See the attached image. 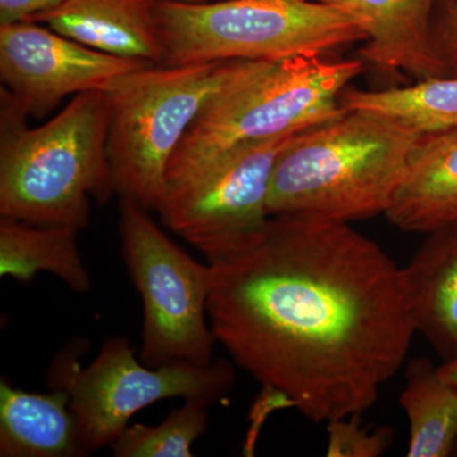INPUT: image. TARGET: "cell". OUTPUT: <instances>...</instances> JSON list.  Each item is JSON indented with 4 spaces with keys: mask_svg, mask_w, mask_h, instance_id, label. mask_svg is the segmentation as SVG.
<instances>
[{
    "mask_svg": "<svg viewBox=\"0 0 457 457\" xmlns=\"http://www.w3.org/2000/svg\"><path fill=\"white\" fill-rule=\"evenodd\" d=\"M428 234L403 273L417 332L450 361L457 359V222Z\"/></svg>",
    "mask_w": 457,
    "mask_h": 457,
    "instance_id": "5bb4252c",
    "label": "cell"
},
{
    "mask_svg": "<svg viewBox=\"0 0 457 457\" xmlns=\"http://www.w3.org/2000/svg\"><path fill=\"white\" fill-rule=\"evenodd\" d=\"M385 216L411 233L456 224L457 128L422 137Z\"/></svg>",
    "mask_w": 457,
    "mask_h": 457,
    "instance_id": "4fadbf2b",
    "label": "cell"
},
{
    "mask_svg": "<svg viewBox=\"0 0 457 457\" xmlns=\"http://www.w3.org/2000/svg\"><path fill=\"white\" fill-rule=\"evenodd\" d=\"M360 417L338 418L327 423V456L378 457L389 449L393 442L392 429L363 426Z\"/></svg>",
    "mask_w": 457,
    "mask_h": 457,
    "instance_id": "ffe728a7",
    "label": "cell"
},
{
    "mask_svg": "<svg viewBox=\"0 0 457 457\" xmlns=\"http://www.w3.org/2000/svg\"><path fill=\"white\" fill-rule=\"evenodd\" d=\"M159 0H66L36 23L110 55L159 65L163 57L156 9Z\"/></svg>",
    "mask_w": 457,
    "mask_h": 457,
    "instance_id": "7c38bea8",
    "label": "cell"
},
{
    "mask_svg": "<svg viewBox=\"0 0 457 457\" xmlns=\"http://www.w3.org/2000/svg\"><path fill=\"white\" fill-rule=\"evenodd\" d=\"M341 104L385 117L426 137L457 128V77L431 78L385 90L345 89Z\"/></svg>",
    "mask_w": 457,
    "mask_h": 457,
    "instance_id": "ac0fdd59",
    "label": "cell"
},
{
    "mask_svg": "<svg viewBox=\"0 0 457 457\" xmlns=\"http://www.w3.org/2000/svg\"><path fill=\"white\" fill-rule=\"evenodd\" d=\"M0 216L33 225L88 228L93 198L113 194L106 93H79L49 121L29 116L0 90Z\"/></svg>",
    "mask_w": 457,
    "mask_h": 457,
    "instance_id": "7a4b0ae2",
    "label": "cell"
},
{
    "mask_svg": "<svg viewBox=\"0 0 457 457\" xmlns=\"http://www.w3.org/2000/svg\"><path fill=\"white\" fill-rule=\"evenodd\" d=\"M66 0H0V26L36 22L42 14L59 8Z\"/></svg>",
    "mask_w": 457,
    "mask_h": 457,
    "instance_id": "7402d4cb",
    "label": "cell"
},
{
    "mask_svg": "<svg viewBox=\"0 0 457 457\" xmlns=\"http://www.w3.org/2000/svg\"><path fill=\"white\" fill-rule=\"evenodd\" d=\"M209 408L198 400H185L158 426H129L111 450L116 457H191L192 446L209 427Z\"/></svg>",
    "mask_w": 457,
    "mask_h": 457,
    "instance_id": "d6986e66",
    "label": "cell"
},
{
    "mask_svg": "<svg viewBox=\"0 0 457 457\" xmlns=\"http://www.w3.org/2000/svg\"><path fill=\"white\" fill-rule=\"evenodd\" d=\"M245 62L149 65L104 92L108 156L120 198L156 212L168 164L189 126L236 80Z\"/></svg>",
    "mask_w": 457,
    "mask_h": 457,
    "instance_id": "8992f818",
    "label": "cell"
},
{
    "mask_svg": "<svg viewBox=\"0 0 457 457\" xmlns=\"http://www.w3.org/2000/svg\"><path fill=\"white\" fill-rule=\"evenodd\" d=\"M433 41L446 77H457V0H445L437 23H433Z\"/></svg>",
    "mask_w": 457,
    "mask_h": 457,
    "instance_id": "44dd1931",
    "label": "cell"
},
{
    "mask_svg": "<svg viewBox=\"0 0 457 457\" xmlns=\"http://www.w3.org/2000/svg\"><path fill=\"white\" fill-rule=\"evenodd\" d=\"M78 228L33 225L0 216V275L29 284L40 272L62 279L75 294L92 288L78 246Z\"/></svg>",
    "mask_w": 457,
    "mask_h": 457,
    "instance_id": "2e32d148",
    "label": "cell"
},
{
    "mask_svg": "<svg viewBox=\"0 0 457 457\" xmlns=\"http://www.w3.org/2000/svg\"><path fill=\"white\" fill-rule=\"evenodd\" d=\"M80 342L57 354L47 383L71 395L80 440L87 453L113 444L144 408L170 398L216 404L233 386L234 368L228 361L203 366L173 362L149 368L135 356L126 337L107 338L97 357L80 368Z\"/></svg>",
    "mask_w": 457,
    "mask_h": 457,
    "instance_id": "52a82bcc",
    "label": "cell"
},
{
    "mask_svg": "<svg viewBox=\"0 0 457 457\" xmlns=\"http://www.w3.org/2000/svg\"><path fill=\"white\" fill-rule=\"evenodd\" d=\"M453 455L457 456V441H456V445H455V449H453Z\"/></svg>",
    "mask_w": 457,
    "mask_h": 457,
    "instance_id": "d4e9b609",
    "label": "cell"
},
{
    "mask_svg": "<svg viewBox=\"0 0 457 457\" xmlns=\"http://www.w3.org/2000/svg\"><path fill=\"white\" fill-rule=\"evenodd\" d=\"M348 5L368 20L363 62L380 73L408 74L420 80L446 77L433 41L436 0H314Z\"/></svg>",
    "mask_w": 457,
    "mask_h": 457,
    "instance_id": "8fae6325",
    "label": "cell"
},
{
    "mask_svg": "<svg viewBox=\"0 0 457 457\" xmlns=\"http://www.w3.org/2000/svg\"><path fill=\"white\" fill-rule=\"evenodd\" d=\"M420 139L407 126L356 111L299 132L278 156L267 212L342 222L385 215Z\"/></svg>",
    "mask_w": 457,
    "mask_h": 457,
    "instance_id": "3957f363",
    "label": "cell"
},
{
    "mask_svg": "<svg viewBox=\"0 0 457 457\" xmlns=\"http://www.w3.org/2000/svg\"><path fill=\"white\" fill-rule=\"evenodd\" d=\"M189 2H194V0H189Z\"/></svg>",
    "mask_w": 457,
    "mask_h": 457,
    "instance_id": "484cf974",
    "label": "cell"
},
{
    "mask_svg": "<svg viewBox=\"0 0 457 457\" xmlns=\"http://www.w3.org/2000/svg\"><path fill=\"white\" fill-rule=\"evenodd\" d=\"M297 134L239 144L168 186L156 209L165 227L207 261L253 236L270 219L267 198L278 156Z\"/></svg>",
    "mask_w": 457,
    "mask_h": 457,
    "instance_id": "9c48e42d",
    "label": "cell"
},
{
    "mask_svg": "<svg viewBox=\"0 0 457 457\" xmlns=\"http://www.w3.org/2000/svg\"><path fill=\"white\" fill-rule=\"evenodd\" d=\"M121 255L143 300L140 360L149 368L173 362L212 365L207 317L210 267L195 260L130 198L120 207Z\"/></svg>",
    "mask_w": 457,
    "mask_h": 457,
    "instance_id": "ba28073f",
    "label": "cell"
},
{
    "mask_svg": "<svg viewBox=\"0 0 457 457\" xmlns=\"http://www.w3.org/2000/svg\"><path fill=\"white\" fill-rule=\"evenodd\" d=\"M90 49L36 22L0 26V79L22 112L44 119L68 96L101 90L145 66Z\"/></svg>",
    "mask_w": 457,
    "mask_h": 457,
    "instance_id": "30bf717a",
    "label": "cell"
},
{
    "mask_svg": "<svg viewBox=\"0 0 457 457\" xmlns=\"http://www.w3.org/2000/svg\"><path fill=\"white\" fill-rule=\"evenodd\" d=\"M71 395L62 387L50 393L25 392L0 381V456H87Z\"/></svg>",
    "mask_w": 457,
    "mask_h": 457,
    "instance_id": "9a60e30c",
    "label": "cell"
},
{
    "mask_svg": "<svg viewBox=\"0 0 457 457\" xmlns=\"http://www.w3.org/2000/svg\"><path fill=\"white\" fill-rule=\"evenodd\" d=\"M400 404L409 423L408 457H446L457 441V385L426 357L411 361Z\"/></svg>",
    "mask_w": 457,
    "mask_h": 457,
    "instance_id": "e0dca14e",
    "label": "cell"
},
{
    "mask_svg": "<svg viewBox=\"0 0 457 457\" xmlns=\"http://www.w3.org/2000/svg\"><path fill=\"white\" fill-rule=\"evenodd\" d=\"M440 371L447 381L457 385V359L446 361V362L441 366Z\"/></svg>",
    "mask_w": 457,
    "mask_h": 457,
    "instance_id": "603a6c76",
    "label": "cell"
},
{
    "mask_svg": "<svg viewBox=\"0 0 457 457\" xmlns=\"http://www.w3.org/2000/svg\"><path fill=\"white\" fill-rule=\"evenodd\" d=\"M363 71L362 60L295 56L245 60L236 80L201 111L167 170V187L188 179L230 147L296 134L347 112L341 95Z\"/></svg>",
    "mask_w": 457,
    "mask_h": 457,
    "instance_id": "277c9868",
    "label": "cell"
},
{
    "mask_svg": "<svg viewBox=\"0 0 457 457\" xmlns=\"http://www.w3.org/2000/svg\"><path fill=\"white\" fill-rule=\"evenodd\" d=\"M207 263L215 341L270 409L362 416L407 359L417 330L403 269L350 222L270 216Z\"/></svg>",
    "mask_w": 457,
    "mask_h": 457,
    "instance_id": "6da1fadb",
    "label": "cell"
},
{
    "mask_svg": "<svg viewBox=\"0 0 457 457\" xmlns=\"http://www.w3.org/2000/svg\"><path fill=\"white\" fill-rule=\"evenodd\" d=\"M194 2H219V0H194Z\"/></svg>",
    "mask_w": 457,
    "mask_h": 457,
    "instance_id": "cb8c5ba5",
    "label": "cell"
},
{
    "mask_svg": "<svg viewBox=\"0 0 457 457\" xmlns=\"http://www.w3.org/2000/svg\"><path fill=\"white\" fill-rule=\"evenodd\" d=\"M159 65L323 56L368 40V20L314 0H159Z\"/></svg>",
    "mask_w": 457,
    "mask_h": 457,
    "instance_id": "5b68a950",
    "label": "cell"
}]
</instances>
